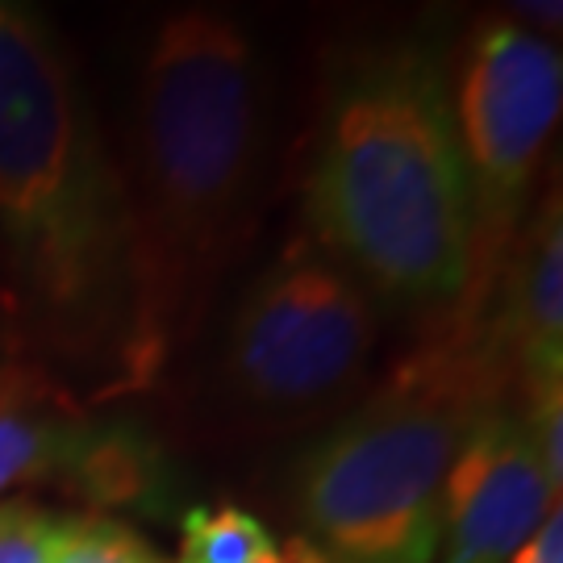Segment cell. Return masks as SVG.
<instances>
[{"mask_svg":"<svg viewBox=\"0 0 563 563\" xmlns=\"http://www.w3.org/2000/svg\"><path fill=\"white\" fill-rule=\"evenodd\" d=\"M284 560H288V563H330L318 547L305 543V539H292V543H288V551H284Z\"/></svg>","mask_w":563,"mask_h":563,"instance_id":"obj_16","label":"cell"},{"mask_svg":"<svg viewBox=\"0 0 563 563\" xmlns=\"http://www.w3.org/2000/svg\"><path fill=\"white\" fill-rule=\"evenodd\" d=\"M514 372L493 339L446 330L301 460L297 505L330 563H430L443 543V488L463 439L509 405Z\"/></svg>","mask_w":563,"mask_h":563,"instance_id":"obj_4","label":"cell"},{"mask_svg":"<svg viewBox=\"0 0 563 563\" xmlns=\"http://www.w3.org/2000/svg\"><path fill=\"white\" fill-rule=\"evenodd\" d=\"M97 509H146L163 484V455L134 426H101L84 446L76 472L63 484ZM92 509V514H97Z\"/></svg>","mask_w":563,"mask_h":563,"instance_id":"obj_10","label":"cell"},{"mask_svg":"<svg viewBox=\"0 0 563 563\" xmlns=\"http://www.w3.org/2000/svg\"><path fill=\"white\" fill-rule=\"evenodd\" d=\"M481 330L522 393L563 380V213L555 184L509 246Z\"/></svg>","mask_w":563,"mask_h":563,"instance_id":"obj_8","label":"cell"},{"mask_svg":"<svg viewBox=\"0 0 563 563\" xmlns=\"http://www.w3.org/2000/svg\"><path fill=\"white\" fill-rule=\"evenodd\" d=\"M255 563H288V560H284V551L276 547V551H267V555H263V560H255Z\"/></svg>","mask_w":563,"mask_h":563,"instance_id":"obj_17","label":"cell"},{"mask_svg":"<svg viewBox=\"0 0 563 563\" xmlns=\"http://www.w3.org/2000/svg\"><path fill=\"white\" fill-rule=\"evenodd\" d=\"M97 430L80 397L34 360H0V493L76 472Z\"/></svg>","mask_w":563,"mask_h":563,"instance_id":"obj_9","label":"cell"},{"mask_svg":"<svg viewBox=\"0 0 563 563\" xmlns=\"http://www.w3.org/2000/svg\"><path fill=\"white\" fill-rule=\"evenodd\" d=\"M309 239L384 301L446 318L467 280V176L446 63L422 42L351 51L305 180Z\"/></svg>","mask_w":563,"mask_h":563,"instance_id":"obj_2","label":"cell"},{"mask_svg":"<svg viewBox=\"0 0 563 563\" xmlns=\"http://www.w3.org/2000/svg\"><path fill=\"white\" fill-rule=\"evenodd\" d=\"M509 563H563V514L560 509H551L543 518V526L526 539Z\"/></svg>","mask_w":563,"mask_h":563,"instance_id":"obj_15","label":"cell"},{"mask_svg":"<svg viewBox=\"0 0 563 563\" xmlns=\"http://www.w3.org/2000/svg\"><path fill=\"white\" fill-rule=\"evenodd\" d=\"M526 434H530V446L539 455V467H543L551 493L560 497L563 488V380L560 384H539L526 393V409H522Z\"/></svg>","mask_w":563,"mask_h":563,"instance_id":"obj_14","label":"cell"},{"mask_svg":"<svg viewBox=\"0 0 563 563\" xmlns=\"http://www.w3.org/2000/svg\"><path fill=\"white\" fill-rule=\"evenodd\" d=\"M0 239L38 334L113 355L125 330V188L55 30L0 0Z\"/></svg>","mask_w":563,"mask_h":563,"instance_id":"obj_3","label":"cell"},{"mask_svg":"<svg viewBox=\"0 0 563 563\" xmlns=\"http://www.w3.org/2000/svg\"><path fill=\"white\" fill-rule=\"evenodd\" d=\"M71 514L30 501L0 505V563H55Z\"/></svg>","mask_w":563,"mask_h":563,"instance_id":"obj_13","label":"cell"},{"mask_svg":"<svg viewBox=\"0 0 563 563\" xmlns=\"http://www.w3.org/2000/svg\"><path fill=\"white\" fill-rule=\"evenodd\" d=\"M551 509L560 497L539 467L522 409L497 405L472 426L446 472L443 563H509Z\"/></svg>","mask_w":563,"mask_h":563,"instance_id":"obj_7","label":"cell"},{"mask_svg":"<svg viewBox=\"0 0 563 563\" xmlns=\"http://www.w3.org/2000/svg\"><path fill=\"white\" fill-rule=\"evenodd\" d=\"M260 155V76L239 21L180 9L142 55L134 172L125 188V330L113 384L155 388L205 325Z\"/></svg>","mask_w":563,"mask_h":563,"instance_id":"obj_1","label":"cell"},{"mask_svg":"<svg viewBox=\"0 0 563 563\" xmlns=\"http://www.w3.org/2000/svg\"><path fill=\"white\" fill-rule=\"evenodd\" d=\"M376 346L372 297L301 234L246 288L225 339V380L267 413H305L363 376Z\"/></svg>","mask_w":563,"mask_h":563,"instance_id":"obj_6","label":"cell"},{"mask_svg":"<svg viewBox=\"0 0 563 563\" xmlns=\"http://www.w3.org/2000/svg\"><path fill=\"white\" fill-rule=\"evenodd\" d=\"M451 97L467 176V280L439 325L467 334L481 325L509 246L522 234L526 201L560 118V51L518 21H481L463 46Z\"/></svg>","mask_w":563,"mask_h":563,"instance_id":"obj_5","label":"cell"},{"mask_svg":"<svg viewBox=\"0 0 563 563\" xmlns=\"http://www.w3.org/2000/svg\"><path fill=\"white\" fill-rule=\"evenodd\" d=\"M55 563H167L134 526L113 514H71Z\"/></svg>","mask_w":563,"mask_h":563,"instance_id":"obj_12","label":"cell"},{"mask_svg":"<svg viewBox=\"0 0 563 563\" xmlns=\"http://www.w3.org/2000/svg\"><path fill=\"white\" fill-rule=\"evenodd\" d=\"M276 551L272 530L239 505H192L180 518L176 563H255Z\"/></svg>","mask_w":563,"mask_h":563,"instance_id":"obj_11","label":"cell"}]
</instances>
